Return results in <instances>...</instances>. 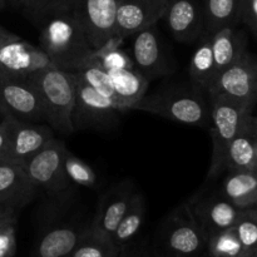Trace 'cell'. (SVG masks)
Returning <instances> with one entry per match:
<instances>
[{
    "label": "cell",
    "mask_w": 257,
    "mask_h": 257,
    "mask_svg": "<svg viewBox=\"0 0 257 257\" xmlns=\"http://www.w3.org/2000/svg\"><path fill=\"white\" fill-rule=\"evenodd\" d=\"M207 241L187 202L173 210L161 228L162 251L172 257H201L207 252Z\"/></svg>",
    "instance_id": "obj_5"
},
{
    "label": "cell",
    "mask_w": 257,
    "mask_h": 257,
    "mask_svg": "<svg viewBox=\"0 0 257 257\" xmlns=\"http://www.w3.org/2000/svg\"><path fill=\"white\" fill-rule=\"evenodd\" d=\"M118 0H74L77 17L93 50L115 34Z\"/></svg>",
    "instance_id": "obj_13"
},
{
    "label": "cell",
    "mask_w": 257,
    "mask_h": 257,
    "mask_svg": "<svg viewBox=\"0 0 257 257\" xmlns=\"http://www.w3.org/2000/svg\"><path fill=\"white\" fill-rule=\"evenodd\" d=\"M108 74L120 112L131 110L141 98L147 94L150 80L136 68L110 70Z\"/></svg>",
    "instance_id": "obj_21"
},
{
    "label": "cell",
    "mask_w": 257,
    "mask_h": 257,
    "mask_svg": "<svg viewBox=\"0 0 257 257\" xmlns=\"http://www.w3.org/2000/svg\"><path fill=\"white\" fill-rule=\"evenodd\" d=\"M255 107L257 103V57L246 50L235 63L218 73L206 90Z\"/></svg>",
    "instance_id": "obj_7"
},
{
    "label": "cell",
    "mask_w": 257,
    "mask_h": 257,
    "mask_svg": "<svg viewBox=\"0 0 257 257\" xmlns=\"http://www.w3.org/2000/svg\"><path fill=\"white\" fill-rule=\"evenodd\" d=\"M89 223H58L49 226L38 238L34 257H69L82 238L89 232Z\"/></svg>",
    "instance_id": "obj_18"
},
{
    "label": "cell",
    "mask_w": 257,
    "mask_h": 257,
    "mask_svg": "<svg viewBox=\"0 0 257 257\" xmlns=\"http://www.w3.org/2000/svg\"><path fill=\"white\" fill-rule=\"evenodd\" d=\"M247 257H257V252L252 253V255H250V256H247Z\"/></svg>",
    "instance_id": "obj_42"
},
{
    "label": "cell",
    "mask_w": 257,
    "mask_h": 257,
    "mask_svg": "<svg viewBox=\"0 0 257 257\" xmlns=\"http://www.w3.org/2000/svg\"><path fill=\"white\" fill-rule=\"evenodd\" d=\"M50 67L54 65L42 48L18 35L0 49V77L27 78Z\"/></svg>",
    "instance_id": "obj_11"
},
{
    "label": "cell",
    "mask_w": 257,
    "mask_h": 257,
    "mask_svg": "<svg viewBox=\"0 0 257 257\" xmlns=\"http://www.w3.org/2000/svg\"><path fill=\"white\" fill-rule=\"evenodd\" d=\"M131 110H143L190 127L210 125V105L197 89L173 88L146 94Z\"/></svg>",
    "instance_id": "obj_3"
},
{
    "label": "cell",
    "mask_w": 257,
    "mask_h": 257,
    "mask_svg": "<svg viewBox=\"0 0 257 257\" xmlns=\"http://www.w3.org/2000/svg\"><path fill=\"white\" fill-rule=\"evenodd\" d=\"M240 22L257 37V0H240Z\"/></svg>",
    "instance_id": "obj_33"
},
{
    "label": "cell",
    "mask_w": 257,
    "mask_h": 257,
    "mask_svg": "<svg viewBox=\"0 0 257 257\" xmlns=\"http://www.w3.org/2000/svg\"><path fill=\"white\" fill-rule=\"evenodd\" d=\"M8 135V162L22 166L54 138V131L47 123L3 117Z\"/></svg>",
    "instance_id": "obj_10"
},
{
    "label": "cell",
    "mask_w": 257,
    "mask_h": 257,
    "mask_svg": "<svg viewBox=\"0 0 257 257\" xmlns=\"http://www.w3.org/2000/svg\"><path fill=\"white\" fill-rule=\"evenodd\" d=\"M28 2H30V0H17V4L19 5V7H22V5L27 4Z\"/></svg>",
    "instance_id": "obj_39"
},
{
    "label": "cell",
    "mask_w": 257,
    "mask_h": 257,
    "mask_svg": "<svg viewBox=\"0 0 257 257\" xmlns=\"http://www.w3.org/2000/svg\"><path fill=\"white\" fill-rule=\"evenodd\" d=\"M64 172L70 185L73 183L82 187L93 188L98 183L94 170L79 157L73 155L69 150H67L64 156Z\"/></svg>",
    "instance_id": "obj_29"
},
{
    "label": "cell",
    "mask_w": 257,
    "mask_h": 257,
    "mask_svg": "<svg viewBox=\"0 0 257 257\" xmlns=\"http://www.w3.org/2000/svg\"><path fill=\"white\" fill-rule=\"evenodd\" d=\"M257 158V117L248 114L228 145L225 171H252Z\"/></svg>",
    "instance_id": "obj_20"
},
{
    "label": "cell",
    "mask_w": 257,
    "mask_h": 257,
    "mask_svg": "<svg viewBox=\"0 0 257 257\" xmlns=\"http://www.w3.org/2000/svg\"><path fill=\"white\" fill-rule=\"evenodd\" d=\"M7 3H8V0H0V12H2L3 9H5V7H7Z\"/></svg>",
    "instance_id": "obj_38"
},
{
    "label": "cell",
    "mask_w": 257,
    "mask_h": 257,
    "mask_svg": "<svg viewBox=\"0 0 257 257\" xmlns=\"http://www.w3.org/2000/svg\"><path fill=\"white\" fill-rule=\"evenodd\" d=\"M0 162H8V135L4 120H0Z\"/></svg>",
    "instance_id": "obj_34"
},
{
    "label": "cell",
    "mask_w": 257,
    "mask_h": 257,
    "mask_svg": "<svg viewBox=\"0 0 257 257\" xmlns=\"http://www.w3.org/2000/svg\"><path fill=\"white\" fill-rule=\"evenodd\" d=\"M163 19L178 42H195L206 32L202 5L196 0H170Z\"/></svg>",
    "instance_id": "obj_17"
},
{
    "label": "cell",
    "mask_w": 257,
    "mask_h": 257,
    "mask_svg": "<svg viewBox=\"0 0 257 257\" xmlns=\"http://www.w3.org/2000/svg\"><path fill=\"white\" fill-rule=\"evenodd\" d=\"M8 2H10V3H14V4H17V0H8Z\"/></svg>",
    "instance_id": "obj_43"
},
{
    "label": "cell",
    "mask_w": 257,
    "mask_h": 257,
    "mask_svg": "<svg viewBox=\"0 0 257 257\" xmlns=\"http://www.w3.org/2000/svg\"><path fill=\"white\" fill-rule=\"evenodd\" d=\"M187 203L196 222L207 237L216 232L233 227L242 211L223 197L221 192L210 195L198 193L188 200Z\"/></svg>",
    "instance_id": "obj_12"
},
{
    "label": "cell",
    "mask_w": 257,
    "mask_h": 257,
    "mask_svg": "<svg viewBox=\"0 0 257 257\" xmlns=\"http://www.w3.org/2000/svg\"><path fill=\"white\" fill-rule=\"evenodd\" d=\"M206 253L210 257H247L233 227L211 235Z\"/></svg>",
    "instance_id": "obj_27"
},
{
    "label": "cell",
    "mask_w": 257,
    "mask_h": 257,
    "mask_svg": "<svg viewBox=\"0 0 257 257\" xmlns=\"http://www.w3.org/2000/svg\"><path fill=\"white\" fill-rule=\"evenodd\" d=\"M120 257H172L167 253H165L163 251L161 252H128L127 248L122 251V255Z\"/></svg>",
    "instance_id": "obj_35"
},
{
    "label": "cell",
    "mask_w": 257,
    "mask_h": 257,
    "mask_svg": "<svg viewBox=\"0 0 257 257\" xmlns=\"http://www.w3.org/2000/svg\"><path fill=\"white\" fill-rule=\"evenodd\" d=\"M75 74H77V77L79 78L80 80H83V82L87 83L88 85H90L95 92H98L100 95L112 100V102L114 103L115 107H117L115 95L114 92H113L112 83H110L109 74H108L107 70L103 69L100 65L97 64V63L88 62L87 64H85L79 72L75 73Z\"/></svg>",
    "instance_id": "obj_30"
},
{
    "label": "cell",
    "mask_w": 257,
    "mask_h": 257,
    "mask_svg": "<svg viewBox=\"0 0 257 257\" xmlns=\"http://www.w3.org/2000/svg\"><path fill=\"white\" fill-rule=\"evenodd\" d=\"M170 0H118L115 33L123 39L163 19Z\"/></svg>",
    "instance_id": "obj_15"
},
{
    "label": "cell",
    "mask_w": 257,
    "mask_h": 257,
    "mask_svg": "<svg viewBox=\"0 0 257 257\" xmlns=\"http://www.w3.org/2000/svg\"><path fill=\"white\" fill-rule=\"evenodd\" d=\"M210 37L216 77L246 52V38L245 34L236 28H223Z\"/></svg>",
    "instance_id": "obj_22"
},
{
    "label": "cell",
    "mask_w": 257,
    "mask_h": 257,
    "mask_svg": "<svg viewBox=\"0 0 257 257\" xmlns=\"http://www.w3.org/2000/svg\"><path fill=\"white\" fill-rule=\"evenodd\" d=\"M223 197L241 210L257 207V177L252 171L228 172L221 188Z\"/></svg>",
    "instance_id": "obj_23"
},
{
    "label": "cell",
    "mask_w": 257,
    "mask_h": 257,
    "mask_svg": "<svg viewBox=\"0 0 257 257\" xmlns=\"http://www.w3.org/2000/svg\"><path fill=\"white\" fill-rule=\"evenodd\" d=\"M27 78L34 85L42 100L45 123L62 135L74 132L72 115L75 104V73L50 67Z\"/></svg>",
    "instance_id": "obj_2"
},
{
    "label": "cell",
    "mask_w": 257,
    "mask_h": 257,
    "mask_svg": "<svg viewBox=\"0 0 257 257\" xmlns=\"http://www.w3.org/2000/svg\"><path fill=\"white\" fill-rule=\"evenodd\" d=\"M119 113L122 112L112 100L100 95L77 77L75 104L72 115L74 131L108 130L118 122Z\"/></svg>",
    "instance_id": "obj_8"
},
{
    "label": "cell",
    "mask_w": 257,
    "mask_h": 257,
    "mask_svg": "<svg viewBox=\"0 0 257 257\" xmlns=\"http://www.w3.org/2000/svg\"><path fill=\"white\" fill-rule=\"evenodd\" d=\"M132 59L135 68L148 80L156 79L171 73L168 58L161 44L156 25L148 27L133 35Z\"/></svg>",
    "instance_id": "obj_16"
},
{
    "label": "cell",
    "mask_w": 257,
    "mask_h": 257,
    "mask_svg": "<svg viewBox=\"0 0 257 257\" xmlns=\"http://www.w3.org/2000/svg\"><path fill=\"white\" fill-rule=\"evenodd\" d=\"M136 192L130 181H123L119 185L109 188L100 198L97 211L89 223L90 232L99 237L112 240L118 223L127 212Z\"/></svg>",
    "instance_id": "obj_14"
},
{
    "label": "cell",
    "mask_w": 257,
    "mask_h": 257,
    "mask_svg": "<svg viewBox=\"0 0 257 257\" xmlns=\"http://www.w3.org/2000/svg\"><path fill=\"white\" fill-rule=\"evenodd\" d=\"M146 212H147V207H146L145 197L141 192H136L127 212L118 223L112 236V241L118 247L122 250L127 248L133 238L138 235L145 222Z\"/></svg>",
    "instance_id": "obj_25"
},
{
    "label": "cell",
    "mask_w": 257,
    "mask_h": 257,
    "mask_svg": "<svg viewBox=\"0 0 257 257\" xmlns=\"http://www.w3.org/2000/svg\"><path fill=\"white\" fill-rule=\"evenodd\" d=\"M0 114L27 122L45 123L42 100L28 78L0 77Z\"/></svg>",
    "instance_id": "obj_9"
},
{
    "label": "cell",
    "mask_w": 257,
    "mask_h": 257,
    "mask_svg": "<svg viewBox=\"0 0 257 257\" xmlns=\"http://www.w3.org/2000/svg\"><path fill=\"white\" fill-rule=\"evenodd\" d=\"M14 215H17L15 210L7 207V206L0 205V221L4 220V218L10 217V216H14Z\"/></svg>",
    "instance_id": "obj_37"
},
{
    "label": "cell",
    "mask_w": 257,
    "mask_h": 257,
    "mask_svg": "<svg viewBox=\"0 0 257 257\" xmlns=\"http://www.w3.org/2000/svg\"><path fill=\"white\" fill-rule=\"evenodd\" d=\"M233 230L247 256L257 252V207L241 211Z\"/></svg>",
    "instance_id": "obj_31"
},
{
    "label": "cell",
    "mask_w": 257,
    "mask_h": 257,
    "mask_svg": "<svg viewBox=\"0 0 257 257\" xmlns=\"http://www.w3.org/2000/svg\"><path fill=\"white\" fill-rule=\"evenodd\" d=\"M188 73L196 87L202 90L208 89L215 78V62H213L211 37L208 34L202 37L200 44L196 48L191 59Z\"/></svg>",
    "instance_id": "obj_26"
},
{
    "label": "cell",
    "mask_w": 257,
    "mask_h": 257,
    "mask_svg": "<svg viewBox=\"0 0 257 257\" xmlns=\"http://www.w3.org/2000/svg\"><path fill=\"white\" fill-rule=\"evenodd\" d=\"M252 172L255 173L256 175V177H257V158H256V162H255V166H253V168H252Z\"/></svg>",
    "instance_id": "obj_41"
},
{
    "label": "cell",
    "mask_w": 257,
    "mask_h": 257,
    "mask_svg": "<svg viewBox=\"0 0 257 257\" xmlns=\"http://www.w3.org/2000/svg\"><path fill=\"white\" fill-rule=\"evenodd\" d=\"M15 37H17V35H15L14 33L9 32V30L7 29H3L2 32H0V49H2V47L8 42V40L13 39V38Z\"/></svg>",
    "instance_id": "obj_36"
},
{
    "label": "cell",
    "mask_w": 257,
    "mask_h": 257,
    "mask_svg": "<svg viewBox=\"0 0 257 257\" xmlns=\"http://www.w3.org/2000/svg\"><path fill=\"white\" fill-rule=\"evenodd\" d=\"M210 100V135L212 138V158L207 178L215 180L225 171L228 145L233 140L253 107L220 94L208 95Z\"/></svg>",
    "instance_id": "obj_4"
},
{
    "label": "cell",
    "mask_w": 257,
    "mask_h": 257,
    "mask_svg": "<svg viewBox=\"0 0 257 257\" xmlns=\"http://www.w3.org/2000/svg\"><path fill=\"white\" fill-rule=\"evenodd\" d=\"M15 216H17V215H14V216H10V217H8V218H4V220H2V221H0V226H2V225H3V223H4V222H7V221H8V220H10V218L15 217Z\"/></svg>",
    "instance_id": "obj_40"
},
{
    "label": "cell",
    "mask_w": 257,
    "mask_h": 257,
    "mask_svg": "<svg viewBox=\"0 0 257 257\" xmlns=\"http://www.w3.org/2000/svg\"><path fill=\"white\" fill-rule=\"evenodd\" d=\"M202 12L208 35L223 28H236L240 23V0H203Z\"/></svg>",
    "instance_id": "obj_24"
},
{
    "label": "cell",
    "mask_w": 257,
    "mask_h": 257,
    "mask_svg": "<svg viewBox=\"0 0 257 257\" xmlns=\"http://www.w3.org/2000/svg\"><path fill=\"white\" fill-rule=\"evenodd\" d=\"M67 150L64 142L54 137L39 152L23 163V170L38 191L60 195L69 188L70 182L64 172Z\"/></svg>",
    "instance_id": "obj_6"
},
{
    "label": "cell",
    "mask_w": 257,
    "mask_h": 257,
    "mask_svg": "<svg viewBox=\"0 0 257 257\" xmlns=\"http://www.w3.org/2000/svg\"><path fill=\"white\" fill-rule=\"evenodd\" d=\"M39 33V47L53 65L77 73L89 62L93 48L77 17L74 0H30L20 7Z\"/></svg>",
    "instance_id": "obj_1"
},
{
    "label": "cell",
    "mask_w": 257,
    "mask_h": 257,
    "mask_svg": "<svg viewBox=\"0 0 257 257\" xmlns=\"http://www.w3.org/2000/svg\"><path fill=\"white\" fill-rule=\"evenodd\" d=\"M2 118H3V115H2V114H0V120H2Z\"/></svg>",
    "instance_id": "obj_45"
},
{
    "label": "cell",
    "mask_w": 257,
    "mask_h": 257,
    "mask_svg": "<svg viewBox=\"0 0 257 257\" xmlns=\"http://www.w3.org/2000/svg\"><path fill=\"white\" fill-rule=\"evenodd\" d=\"M17 216L0 226V257H14L17 253Z\"/></svg>",
    "instance_id": "obj_32"
},
{
    "label": "cell",
    "mask_w": 257,
    "mask_h": 257,
    "mask_svg": "<svg viewBox=\"0 0 257 257\" xmlns=\"http://www.w3.org/2000/svg\"><path fill=\"white\" fill-rule=\"evenodd\" d=\"M3 29H4V28H3V27H2V25H0V32H2V30H3Z\"/></svg>",
    "instance_id": "obj_44"
},
{
    "label": "cell",
    "mask_w": 257,
    "mask_h": 257,
    "mask_svg": "<svg viewBox=\"0 0 257 257\" xmlns=\"http://www.w3.org/2000/svg\"><path fill=\"white\" fill-rule=\"evenodd\" d=\"M122 251L112 240L93 235L89 228L69 257H120Z\"/></svg>",
    "instance_id": "obj_28"
},
{
    "label": "cell",
    "mask_w": 257,
    "mask_h": 257,
    "mask_svg": "<svg viewBox=\"0 0 257 257\" xmlns=\"http://www.w3.org/2000/svg\"><path fill=\"white\" fill-rule=\"evenodd\" d=\"M37 192L22 166L0 162V205L17 211L32 202Z\"/></svg>",
    "instance_id": "obj_19"
}]
</instances>
